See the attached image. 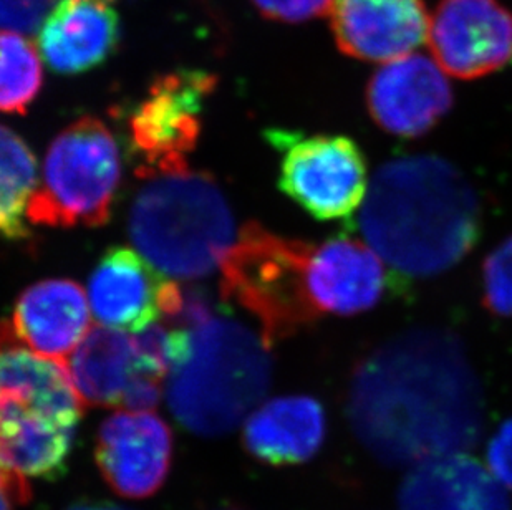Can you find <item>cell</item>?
<instances>
[{"label": "cell", "instance_id": "cell-7", "mask_svg": "<svg viewBox=\"0 0 512 510\" xmlns=\"http://www.w3.org/2000/svg\"><path fill=\"white\" fill-rule=\"evenodd\" d=\"M82 416L70 376L0 390V467L24 479L52 476L65 466Z\"/></svg>", "mask_w": 512, "mask_h": 510}, {"label": "cell", "instance_id": "cell-29", "mask_svg": "<svg viewBox=\"0 0 512 510\" xmlns=\"http://www.w3.org/2000/svg\"><path fill=\"white\" fill-rule=\"evenodd\" d=\"M105 2H110V4H116V0H105Z\"/></svg>", "mask_w": 512, "mask_h": 510}, {"label": "cell", "instance_id": "cell-9", "mask_svg": "<svg viewBox=\"0 0 512 510\" xmlns=\"http://www.w3.org/2000/svg\"><path fill=\"white\" fill-rule=\"evenodd\" d=\"M218 78L204 70H178L156 78L128 120L131 150L140 158L138 176L188 168L203 128L204 105Z\"/></svg>", "mask_w": 512, "mask_h": 510}, {"label": "cell", "instance_id": "cell-4", "mask_svg": "<svg viewBox=\"0 0 512 510\" xmlns=\"http://www.w3.org/2000/svg\"><path fill=\"white\" fill-rule=\"evenodd\" d=\"M188 357L168 375L174 418L204 438L223 436L257 408L271 385V347L251 328L218 313L189 330Z\"/></svg>", "mask_w": 512, "mask_h": 510}, {"label": "cell", "instance_id": "cell-27", "mask_svg": "<svg viewBox=\"0 0 512 510\" xmlns=\"http://www.w3.org/2000/svg\"><path fill=\"white\" fill-rule=\"evenodd\" d=\"M29 482L24 477L15 476L0 467V510H15L29 501Z\"/></svg>", "mask_w": 512, "mask_h": 510}, {"label": "cell", "instance_id": "cell-26", "mask_svg": "<svg viewBox=\"0 0 512 510\" xmlns=\"http://www.w3.org/2000/svg\"><path fill=\"white\" fill-rule=\"evenodd\" d=\"M488 461L494 476L512 487V419L494 434L488 448Z\"/></svg>", "mask_w": 512, "mask_h": 510}, {"label": "cell", "instance_id": "cell-13", "mask_svg": "<svg viewBox=\"0 0 512 510\" xmlns=\"http://www.w3.org/2000/svg\"><path fill=\"white\" fill-rule=\"evenodd\" d=\"M329 15L340 52L363 62H392L428 40L425 0H334Z\"/></svg>", "mask_w": 512, "mask_h": 510}, {"label": "cell", "instance_id": "cell-19", "mask_svg": "<svg viewBox=\"0 0 512 510\" xmlns=\"http://www.w3.org/2000/svg\"><path fill=\"white\" fill-rule=\"evenodd\" d=\"M325 411L310 396H281L257 406L244 423V446L269 466H294L314 458L324 443Z\"/></svg>", "mask_w": 512, "mask_h": 510}, {"label": "cell", "instance_id": "cell-28", "mask_svg": "<svg viewBox=\"0 0 512 510\" xmlns=\"http://www.w3.org/2000/svg\"><path fill=\"white\" fill-rule=\"evenodd\" d=\"M70 510H126L115 506H77Z\"/></svg>", "mask_w": 512, "mask_h": 510}, {"label": "cell", "instance_id": "cell-3", "mask_svg": "<svg viewBox=\"0 0 512 510\" xmlns=\"http://www.w3.org/2000/svg\"><path fill=\"white\" fill-rule=\"evenodd\" d=\"M130 211V237L156 270L179 280L221 269L234 246L231 207L211 174L189 168L145 174Z\"/></svg>", "mask_w": 512, "mask_h": 510}, {"label": "cell", "instance_id": "cell-14", "mask_svg": "<svg viewBox=\"0 0 512 510\" xmlns=\"http://www.w3.org/2000/svg\"><path fill=\"white\" fill-rule=\"evenodd\" d=\"M165 279L130 247H112L93 269L88 302L102 327L141 332L161 318Z\"/></svg>", "mask_w": 512, "mask_h": 510}, {"label": "cell", "instance_id": "cell-12", "mask_svg": "<svg viewBox=\"0 0 512 510\" xmlns=\"http://www.w3.org/2000/svg\"><path fill=\"white\" fill-rule=\"evenodd\" d=\"M171 456L170 426L150 411H118L98 431V467L120 496H153L168 477Z\"/></svg>", "mask_w": 512, "mask_h": 510}, {"label": "cell", "instance_id": "cell-16", "mask_svg": "<svg viewBox=\"0 0 512 510\" xmlns=\"http://www.w3.org/2000/svg\"><path fill=\"white\" fill-rule=\"evenodd\" d=\"M88 304L77 282L44 280L20 295L9 322L25 347L65 366L90 332Z\"/></svg>", "mask_w": 512, "mask_h": 510}, {"label": "cell", "instance_id": "cell-21", "mask_svg": "<svg viewBox=\"0 0 512 510\" xmlns=\"http://www.w3.org/2000/svg\"><path fill=\"white\" fill-rule=\"evenodd\" d=\"M37 188V159L14 131L0 125V236L22 241L30 236L27 209Z\"/></svg>", "mask_w": 512, "mask_h": 510}, {"label": "cell", "instance_id": "cell-2", "mask_svg": "<svg viewBox=\"0 0 512 510\" xmlns=\"http://www.w3.org/2000/svg\"><path fill=\"white\" fill-rule=\"evenodd\" d=\"M360 227L392 267L433 277L471 252L481 212L471 184L453 164L436 156H408L378 169Z\"/></svg>", "mask_w": 512, "mask_h": 510}, {"label": "cell", "instance_id": "cell-23", "mask_svg": "<svg viewBox=\"0 0 512 510\" xmlns=\"http://www.w3.org/2000/svg\"><path fill=\"white\" fill-rule=\"evenodd\" d=\"M483 300L499 317L512 318V236L484 260Z\"/></svg>", "mask_w": 512, "mask_h": 510}, {"label": "cell", "instance_id": "cell-25", "mask_svg": "<svg viewBox=\"0 0 512 510\" xmlns=\"http://www.w3.org/2000/svg\"><path fill=\"white\" fill-rule=\"evenodd\" d=\"M52 0H0V30L32 32L44 22Z\"/></svg>", "mask_w": 512, "mask_h": 510}, {"label": "cell", "instance_id": "cell-18", "mask_svg": "<svg viewBox=\"0 0 512 510\" xmlns=\"http://www.w3.org/2000/svg\"><path fill=\"white\" fill-rule=\"evenodd\" d=\"M400 510H509L503 487L478 461L461 453L416 464L398 496Z\"/></svg>", "mask_w": 512, "mask_h": 510}, {"label": "cell", "instance_id": "cell-22", "mask_svg": "<svg viewBox=\"0 0 512 510\" xmlns=\"http://www.w3.org/2000/svg\"><path fill=\"white\" fill-rule=\"evenodd\" d=\"M44 83L42 60L24 35L0 30V111L24 115Z\"/></svg>", "mask_w": 512, "mask_h": 510}, {"label": "cell", "instance_id": "cell-8", "mask_svg": "<svg viewBox=\"0 0 512 510\" xmlns=\"http://www.w3.org/2000/svg\"><path fill=\"white\" fill-rule=\"evenodd\" d=\"M281 151L279 188L319 221L347 219L367 193V161L347 136L267 131Z\"/></svg>", "mask_w": 512, "mask_h": 510}, {"label": "cell", "instance_id": "cell-24", "mask_svg": "<svg viewBox=\"0 0 512 510\" xmlns=\"http://www.w3.org/2000/svg\"><path fill=\"white\" fill-rule=\"evenodd\" d=\"M266 19L300 24L307 20L329 15L334 0H251Z\"/></svg>", "mask_w": 512, "mask_h": 510}, {"label": "cell", "instance_id": "cell-17", "mask_svg": "<svg viewBox=\"0 0 512 510\" xmlns=\"http://www.w3.org/2000/svg\"><path fill=\"white\" fill-rule=\"evenodd\" d=\"M310 295L322 313L350 317L382 300L387 274L372 247L337 237L314 247L309 265Z\"/></svg>", "mask_w": 512, "mask_h": 510}, {"label": "cell", "instance_id": "cell-20", "mask_svg": "<svg viewBox=\"0 0 512 510\" xmlns=\"http://www.w3.org/2000/svg\"><path fill=\"white\" fill-rule=\"evenodd\" d=\"M65 366L83 405L103 408H123L126 391L140 373L133 337L102 325L90 328Z\"/></svg>", "mask_w": 512, "mask_h": 510}, {"label": "cell", "instance_id": "cell-10", "mask_svg": "<svg viewBox=\"0 0 512 510\" xmlns=\"http://www.w3.org/2000/svg\"><path fill=\"white\" fill-rule=\"evenodd\" d=\"M426 44L446 75L486 77L512 63V14L499 0H441Z\"/></svg>", "mask_w": 512, "mask_h": 510}, {"label": "cell", "instance_id": "cell-11", "mask_svg": "<svg viewBox=\"0 0 512 510\" xmlns=\"http://www.w3.org/2000/svg\"><path fill=\"white\" fill-rule=\"evenodd\" d=\"M373 121L390 135H425L453 105L446 73L433 58L410 53L382 63L367 88Z\"/></svg>", "mask_w": 512, "mask_h": 510}, {"label": "cell", "instance_id": "cell-1", "mask_svg": "<svg viewBox=\"0 0 512 510\" xmlns=\"http://www.w3.org/2000/svg\"><path fill=\"white\" fill-rule=\"evenodd\" d=\"M348 418L365 448L387 464L461 453L483 431V396L455 335L411 330L357 366Z\"/></svg>", "mask_w": 512, "mask_h": 510}, {"label": "cell", "instance_id": "cell-15", "mask_svg": "<svg viewBox=\"0 0 512 510\" xmlns=\"http://www.w3.org/2000/svg\"><path fill=\"white\" fill-rule=\"evenodd\" d=\"M105 0H57L40 24V55L55 73L78 75L100 67L120 44V15Z\"/></svg>", "mask_w": 512, "mask_h": 510}, {"label": "cell", "instance_id": "cell-5", "mask_svg": "<svg viewBox=\"0 0 512 510\" xmlns=\"http://www.w3.org/2000/svg\"><path fill=\"white\" fill-rule=\"evenodd\" d=\"M312 251L307 242L251 222L221 265V297L251 313L269 347L320 317L309 287Z\"/></svg>", "mask_w": 512, "mask_h": 510}, {"label": "cell", "instance_id": "cell-6", "mask_svg": "<svg viewBox=\"0 0 512 510\" xmlns=\"http://www.w3.org/2000/svg\"><path fill=\"white\" fill-rule=\"evenodd\" d=\"M120 181L115 136L102 120L83 116L50 143L27 219L47 227L103 226L112 216Z\"/></svg>", "mask_w": 512, "mask_h": 510}]
</instances>
